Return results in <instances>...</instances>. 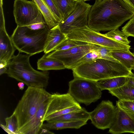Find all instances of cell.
I'll list each match as a JSON object with an SVG mask.
<instances>
[{
	"label": "cell",
	"instance_id": "cell-5",
	"mask_svg": "<svg viewBox=\"0 0 134 134\" xmlns=\"http://www.w3.org/2000/svg\"><path fill=\"white\" fill-rule=\"evenodd\" d=\"M51 96L44 88L28 87L13 113L16 119L18 131L30 120L42 104Z\"/></svg>",
	"mask_w": 134,
	"mask_h": 134
},
{
	"label": "cell",
	"instance_id": "cell-34",
	"mask_svg": "<svg viewBox=\"0 0 134 134\" xmlns=\"http://www.w3.org/2000/svg\"><path fill=\"white\" fill-rule=\"evenodd\" d=\"M127 82L129 85L134 87V75L127 77Z\"/></svg>",
	"mask_w": 134,
	"mask_h": 134
},
{
	"label": "cell",
	"instance_id": "cell-16",
	"mask_svg": "<svg viewBox=\"0 0 134 134\" xmlns=\"http://www.w3.org/2000/svg\"><path fill=\"white\" fill-rule=\"evenodd\" d=\"M67 38L66 35L60 30L58 24L51 29L43 51L44 53L47 54L54 51L56 47Z\"/></svg>",
	"mask_w": 134,
	"mask_h": 134
},
{
	"label": "cell",
	"instance_id": "cell-36",
	"mask_svg": "<svg viewBox=\"0 0 134 134\" xmlns=\"http://www.w3.org/2000/svg\"><path fill=\"white\" fill-rule=\"evenodd\" d=\"M25 84L22 82H20L18 84V86L19 89L20 90H23L24 89V85Z\"/></svg>",
	"mask_w": 134,
	"mask_h": 134
},
{
	"label": "cell",
	"instance_id": "cell-4",
	"mask_svg": "<svg viewBox=\"0 0 134 134\" xmlns=\"http://www.w3.org/2000/svg\"><path fill=\"white\" fill-rule=\"evenodd\" d=\"M50 29L47 26L33 30L27 26H17L11 37L16 49L31 56L44 51Z\"/></svg>",
	"mask_w": 134,
	"mask_h": 134
},
{
	"label": "cell",
	"instance_id": "cell-23",
	"mask_svg": "<svg viewBox=\"0 0 134 134\" xmlns=\"http://www.w3.org/2000/svg\"><path fill=\"white\" fill-rule=\"evenodd\" d=\"M126 77L120 76L102 80L97 82V84L101 91L120 87L127 82Z\"/></svg>",
	"mask_w": 134,
	"mask_h": 134
},
{
	"label": "cell",
	"instance_id": "cell-17",
	"mask_svg": "<svg viewBox=\"0 0 134 134\" xmlns=\"http://www.w3.org/2000/svg\"><path fill=\"white\" fill-rule=\"evenodd\" d=\"M45 54L37 62V69L43 71L51 70L64 69L65 67L63 63L56 58L48 57Z\"/></svg>",
	"mask_w": 134,
	"mask_h": 134
},
{
	"label": "cell",
	"instance_id": "cell-18",
	"mask_svg": "<svg viewBox=\"0 0 134 134\" xmlns=\"http://www.w3.org/2000/svg\"><path fill=\"white\" fill-rule=\"evenodd\" d=\"M87 120L60 121L47 122L42 127L49 130H60L65 129H79L87 124Z\"/></svg>",
	"mask_w": 134,
	"mask_h": 134
},
{
	"label": "cell",
	"instance_id": "cell-37",
	"mask_svg": "<svg viewBox=\"0 0 134 134\" xmlns=\"http://www.w3.org/2000/svg\"><path fill=\"white\" fill-rule=\"evenodd\" d=\"M134 9V0H128Z\"/></svg>",
	"mask_w": 134,
	"mask_h": 134
},
{
	"label": "cell",
	"instance_id": "cell-8",
	"mask_svg": "<svg viewBox=\"0 0 134 134\" xmlns=\"http://www.w3.org/2000/svg\"><path fill=\"white\" fill-rule=\"evenodd\" d=\"M92 5L82 1H77L72 12L58 24L61 31L66 35L73 31L87 26Z\"/></svg>",
	"mask_w": 134,
	"mask_h": 134
},
{
	"label": "cell",
	"instance_id": "cell-19",
	"mask_svg": "<svg viewBox=\"0 0 134 134\" xmlns=\"http://www.w3.org/2000/svg\"><path fill=\"white\" fill-rule=\"evenodd\" d=\"M111 53L115 59L129 70H134V54L130 50L112 49Z\"/></svg>",
	"mask_w": 134,
	"mask_h": 134
},
{
	"label": "cell",
	"instance_id": "cell-29",
	"mask_svg": "<svg viewBox=\"0 0 134 134\" xmlns=\"http://www.w3.org/2000/svg\"><path fill=\"white\" fill-rule=\"evenodd\" d=\"M112 49L107 47L96 45L93 51L98 53L100 58L119 62L112 56L111 53Z\"/></svg>",
	"mask_w": 134,
	"mask_h": 134
},
{
	"label": "cell",
	"instance_id": "cell-1",
	"mask_svg": "<svg viewBox=\"0 0 134 134\" xmlns=\"http://www.w3.org/2000/svg\"><path fill=\"white\" fill-rule=\"evenodd\" d=\"M134 16V9L124 0H96L89 12L88 26L98 32L119 28Z\"/></svg>",
	"mask_w": 134,
	"mask_h": 134
},
{
	"label": "cell",
	"instance_id": "cell-6",
	"mask_svg": "<svg viewBox=\"0 0 134 134\" xmlns=\"http://www.w3.org/2000/svg\"><path fill=\"white\" fill-rule=\"evenodd\" d=\"M69 83L68 93L78 103L90 105L100 99L102 91L97 82L75 77Z\"/></svg>",
	"mask_w": 134,
	"mask_h": 134
},
{
	"label": "cell",
	"instance_id": "cell-33",
	"mask_svg": "<svg viewBox=\"0 0 134 134\" xmlns=\"http://www.w3.org/2000/svg\"><path fill=\"white\" fill-rule=\"evenodd\" d=\"M44 0L51 12L59 23L62 20V17L52 0Z\"/></svg>",
	"mask_w": 134,
	"mask_h": 134
},
{
	"label": "cell",
	"instance_id": "cell-38",
	"mask_svg": "<svg viewBox=\"0 0 134 134\" xmlns=\"http://www.w3.org/2000/svg\"><path fill=\"white\" fill-rule=\"evenodd\" d=\"M124 0L125 2H126V3H127V4H128L132 8H133L132 5H131L130 4V2L128 0Z\"/></svg>",
	"mask_w": 134,
	"mask_h": 134
},
{
	"label": "cell",
	"instance_id": "cell-24",
	"mask_svg": "<svg viewBox=\"0 0 134 134\" xmlns=\"http://www.w3.org/2000/svg\"><path fill=\"white\" fill-rule=\"evenodd\" d=\"M52 1L62 16V20L66 18L73 11L77 1L74 0Z\"/></svg>",
	"mask_w": 134,
	"mask_h": 134
},
{
	"label": "cell",
	"instance_id": "cell-7",
	"mask_svg": "<svg viewBox=\"0 0 134 134\" xmlns=\"http://www.w3.org/2000/svg\"><path fill=\"white\" fill-rule=\"evenodd\" d=\"M68 38L103 46L112 49L129 51V45L125 44L107 37L95 31L88 26L76 30L67 34Z\"/></svg>",
	"mask_w": 134,
	"mask_h": 134
},
{
	"label": "cell",
	"instance_id": "cell-3",
	"mask_svg": "<svg viewBox=\"0 0 134 134\" xmlns=\"http://www.w3.org/2000/svg\"><path fill=\"white\" fill-rule=\"evenodd\" d=\"M72 70L74 77L96 82L114 77L134 75L132 71L119 62L102 58L77 66Z\"/></svg>",
	"mask_w": 134,
	"mask_h": 134
},
{
	"label": "cell",
	"instance_id": "cell-35",
	"mask_svg": "<svg viewBox=\"0 0 134 134\" xmlns=\"http://www.w3.org/2000/svg\"><path fill=\"white\" fill-rule=\"evenodd\" d=\"M40 134H54L53 133L50 131V130L44 127H42L41 128Z\"/></svg>",
	"mask_w": 134,
	"mask_h": 134
},
{
	"label": "cell",
	"instance_id": "cell-27",
	"mask_svg": "<svg viewBox=\"0 0 134 134\" xmlns=\"http://www.w3.org/2000/svg\"><path fill=\"white\" fill-rule=\"evenodd\" d=\"M88 43L83 42L67 38L56 47L54 49V51L65 50L85 44Z\"/></svg>",
	"mask_w": 134,
	"mask_h": 134
},
{
	"label": "cell",
	"instance_id": "cell-22",
	"mask_svg": "<svg viewBox=\"0 0 134 134\" xmlns=\"http://www.w3.org/2000/svg\"><path fill=\"white\" fill-rule=\"evenodd\" d=\"M108 90L109 93L119 100H134V87L127 83L118 88Z\"/></svg>",
	"mask_w": 134,
	"mask_h": 134
},
{
	"label": "cell",
	"instance_id": "cell-20",
	"mask_svg": "<svg viewBox=\"0 0 134 134\" xmlns=\"http://www.w3.org/2000/svg\"><path fill=\"white\" fill-rule=\"evenodd\" d=\"M90 119L89 112L85 108H82L80 110L75 111L52 118L47 121V122L57 121H73L78 120Z\"/></svg>",
	"mask_w": 134,
	"mask_h": 134
},
{
	"label": "cell",
	"instance_id": "cell-39",
	"mask_svg": "<svg viewBox=\"0 0 134 134\" xmlns=\"http://www.w3.org/2000/svg\"><path fill=\"white\" fill-rule=\"evenodd\" d=\"M74 0L76 1H84L85 2L86 1H89L90 0Z\"/></svg>",
	"mask_w": 134,
	"mask_h": 134
},
{
	"label": "cell",
	"instance_id": "cell-30",
	"mask_svg": "<svg viewBox=\"0 0 134 134\" xmlns=\"http://www.w3.org/2000/svg\"><path fill=\"white\" fill-rule=\"evenodd\" d=\"M116 105L134 118V100H119L116 101Z\"/></svg>",
	"mask_w": 134,
	"mask_h": 134
},
{
	"label": "cell",
	"instance_id": "cell-31",
	"mask_svg": "<svg viewBox=\"0 0 134 134\" xmlns=\"http://www.w3.org/2000/svg\"><path fill=\"white\" fill-rule=\"evenodd\" d=\"M98 58H100L98 53L93 50L82 57L78 62L76 66L92 62Z\"/></svg>",
	"mask_w": 134,
	"mask_h": 134
},
{
	"label": "cell",
	"instance_id": "cell-10",
	"mask_svg": "<svg viewBox=\"0 0 134 134\" xmlns=\"http://www.w3.org/2000/svg\"><path fill=\"white\" fill-rule=\"evenodd\" d=\"M116 111V106L111 101L103 100L89 112L90 119L92 124L98 129H109L114 121Z\"/></svg>",
	"mask_w": 134,
	"mask_h": 134
},
{
	"label": "cell",
	"instance_id": "cell-12",
	"mask_svg": "<svg viewBox=\"0 0 134 134\" xmlns=\"http://www.w3.org/2000/svg\"><path fill=\"white\" fill-rule=\"evenodd\" d=\"M40 11L32 1L15 0L13 13L17 26H26L38 15Z\"/></svg>",
	"mask_w": 134,
	"mask_h": 134
},
{
	"label": "cell",
	"instance_id": "cell-11",
	"mask_svg": "<svg viewBox=\"0 0 134 134\" xmlns=\"http://www.w3.org/2000/svg\"><path fill=\"white\" fill-rule=\"evenodd\" d=\"M96 46V45L88 43L65 50L54 51L47 56L58 59L63 63L66 68L72 69L82 57L93 50Z\"/></svg>",
	"mask_w": 134,
	"mask_h": 134
},
{
	"label": "cell",
	"instance_id": "cell-15",
	"mask_svg": "<svg viewBox=\"0 0 134 134\" xmlns=\"http://www.w3.org/2000/svg\"><path fill=\"white\" fill-rule=\"evenodd\" d=\"M51 96L41 105L30 120L18 130L19 134H38L42 128Z\"/></svg>",
	"mask_w": 134,
	"mask_h": 134
},
{
	"label": "cell",
	"instance_id": "cell-13",
	"mask_svg": "<svg viewBox=\"0 0 134 134\" xmlns=\"http://www.w3.org/2000/svg\"><path fill=\"white\" fill-rule=\"evenodd\" d=\"M114 121L108 132L112 134L134 133V118L118 106Z\"/></svg>",
	"mask_w": 134,
	"mask_h": 134
},
{
	"label": "cell",
	"instance_id": "cell-25",
	"mask_svg": "<svg viewBox=\"0 0 134 134\" xmlns=\"http://www.w3.org/2000/svg\"><path fill=\"white\" fill-rule=\"evenodd\" d=\"M103 35L105 36L122 44L129 45L130 41L128 39L129 37L124 32L118 28L110 31Z\"/></svg>",
	"mask_w": 134,
	"mask_h": 134
},
{
	"label": "cell",
	"instance_id": "cell-9",
	"mask_svg": "<svg viewBox=\"0 0 134 134\" xmlns=\"http://www.w3.org/2000/svg\"><path fill=\"white\" fill-rule=\"evenodd\" d=\"M82 108L68 93L51 94V100L44 119V121Z\"/></svg>",
	"mask_w": 134,
	"mask_h": 134
},
{
	"label": "cell",
	"instance_id": "cell-2",
	"mask_svg": "<svg viewBox=\"0 0 134 134\" xmlns=\"http://www.w3.org/2000/svg\"><path fill=\"white\" fill-rule=\"evenodd\" d=\"M21 53L13 56L9 63L6 74L9 77L23 82L28 87L46 88L48 85L49 72L35 70L30 63L31 56Z\"/></svg>",
	"mask_w": 134,
	"mask_h": 134
},
{
	"label": "cell",
	"instance_id": "cell-14",
	"mask_svg": "<svg viewBox=\"0 0 134 134\" xmlns=\"http://www.w3.org/2000/svg\"><path fill=\"white\" fill-rule=\"evenodd\" d=\"M3 13L0 14V62L9 63L14 56L15 48L6 30Z\"/></svg>",
	"mask_w": 134,
	"mask_h": 134
},
{
	"label": "cell",
	"instance_id": "cell-21",
	"mask_svg": "<svg viewBox=\"0 0 134 134\" xmlns=\"http://www.w3.org/2000/svg\"><path fill=\"white\" fill-rule=\"evenodd\" d=\"M42 14L48 26L51 29L59 23L44 0H32Z\"/></svg>",
	"mask_w": 134,
	"mask_h": 134
},
{
	"label": "cell",
	"instance_id": "cell-28",
	"mask_svg": "<svg viewBox=\"0 0 134 134\" xmlns=\"http://www.w3.org/2000/svg\"><path fill=\"white\" fill-rule=\"evenodd\" d=\"M26 26L32 30H39L44 29L48 26L42 14L40 12L36 18Z\"/></svg>",
	"mask_w": 134,
	"mask_h": 134
},
{
	"label": "cell",
	"instance_id": "cell-32",
	"mask_svg": "<svg viewBox=\"0 0 134 134\" xmlns=\"http://www.w3.org/2000/svg\"><path fill=\"white\" fill-rule=\"evenodd\" d=\"M122 31L129 37L131 36L134 37V16L122 27Z\"/></svg>",
	"mask_w": 134,
	"mask_h": 134
},
{
	"label": "cell",
	"instance_id": "cell-26",
	"mask_svg": "<svg viewBox=\"0 0 134 134\" xmlns=\"http://www.w3.org/2000/svg\"><path fill=\"white\" fill-rule=\"evenodd\" d=\"M6 125L1 124L0 126L4 130L8 133L19 134L18 127L16 118L12 114L10 116L5 119Z\"/></svg>",
	"mask_w": 134,
	"mask_h": 134
}]
</instances>
